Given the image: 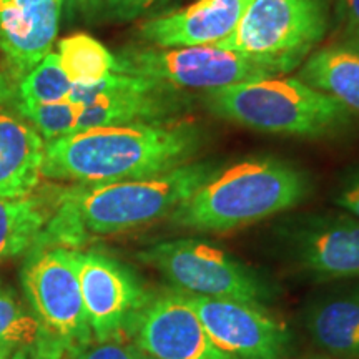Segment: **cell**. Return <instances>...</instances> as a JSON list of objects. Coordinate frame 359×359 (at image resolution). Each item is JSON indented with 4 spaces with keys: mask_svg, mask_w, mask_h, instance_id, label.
<instances>
[{
    "mask_svg": "<svg viewBox=\"0 0 359 359\" xmlns=\"http://www.w3.org/2000/svg\"><path fill=\"white\" fill-rule=\"evenodd\" d=\"M203 130L188 120L83 130L45 142L42 178L74 185L143 180L190 163Z\"/></svg>",
    "mask_w": 359,
    "mask_h": 359,
    "instance_id": "cell-1",
    "label": "cell"
},
{
    "mask_svg": "<svg viewBox=\"0 0 359 359\" xmlns=\"http://www.w3.org/2000/svg\"><path fill=\"white\" fill-rule=\"evenodd\" d=\"M309 188L308 175L290 161L255 156L219 168L168 218L183 230L228 233L294 208Z\"/></svg>",
    "mask_w": 359,
    "mask_h": 359,
    "instance_id": "cell-2",
    "label": "cell"
},
{
    "mask_svg": "<svg viewBox=\"0 0 359 359\" xmlns=\"http://www.w3.org/2000/svg\"><path fill=\"white\" fill-rule=\"evenodd\" d=\"M203 105L226 122L281 137H326L351 118L338 100L299 79L271 77L210 90Z\"/></svg>",
    "mask_w": 359,
    "mask_h": 359,
    "instance_id": "cell-3",
    "label": "cell"
},
{
    "mask_svg": "<svg viewBox=\"0 0 359 359\" xmlns=\"http://www.w3.org/2000/svg\"><path fill=\"white\" fill-rule=\"evenodd\" d=\"M219 168L212 160L190 161L150 178L60 188V196L88 238L118 235L170 217Z\"/></svg>",
    "mask_w": 359,
    "mask_h": 359,
    "instance_id": "cell-4",
    "label": "cell"
},
{
    "mask_svg": "<svg viewBox=\"0 0 359 359\" xmlns=\"http://www.w3.org/2000/svg\"><path fill=\"white\" fill-rule=\"evenodd\" d=\"M116 74L138 75L183 90H218L228 85L281 77L294 70L286 62L250 57L217 45L163 48L127 45L114 53Z\"/></svg>",
    "mask_w": 359,
    "mask_h": 359,
    "instance_id": "cell-5",
    "label": "cell"
},
{
    "mask_svg": "<svg viewBox=\"0 0 359 359\" xmlns=\"http://www.w3.org/2000/svg\"><path fill=\"white\" fill-rule=\"evenodd\" d=\"M137 257L158 271L173 291L187 296L238 299L266 306L278 294L275 285L250 264L196 238L160 241Z\"/></svg>",
    "mask_w": 359,
    "mask_h": 359,
    "instance_id": "cell-6",
    "label": "cell"
},
{
    "mask_svg": "<svg viewBox=\"0 0 359 359\" xmlns=\"http://www.w3.org/2000/svg\"><path fill=\"white\" fill-rule=\"evenodd\" d=\"M330 17V0H251L233 34L217 47L296 69L323 42Z\"/></svg>",
    "mask_w": 359,
    "mask_h": 359,
    "instance_id": "cell-7",
    "label": "cell"
},
{
    "mask_svg": "<svg viewBox=\"0 0 359 359\" xmlns=\"http://www.w3.org/2000/svg\"><path fill=\"white\" fill-rule=\"evenodd\" d=\"M79 251L34 246L22 269L27 303L69 359L93 343L80 290Z\"/></svg>",
    "mask_w": 359,
    "mask_h": 359,
    "instance_id": "cell-8",
    "label": "cell"
},
{
    "mask_svg": "<svg viewBox=\"0 0 359 359\" xmlns=\"http://www.w3.org/2000/svg\"><path fill=\"white\" fill-rule=\"evenodd\" d=\"M67 102L77 107L75 133L83 130L180 120L191 107L183 90L127 74H110L90 87H75Z\"/></svg>",
    "mask_w": 359,
    "mask_h": 359,
    "instance_id": "cell-9",
    "label": "cell"
},
{
    "mask_svg": "<svg viewBox=\"0 0 359 359\" xmlns=\"http://www.w3.org/2000/svg\"><path fill=\"white\" fill-rule=\"evenodd\" d=\"M79 280L93 341L133 338L143 309L154 298L137 273L98 251H79Z\"/></svg>",
    "mask_w": 359,
    "mask_h": 359,
    "instance_id": "cell-10",
    "label": "cell"
},
{
    "mask_svg": "<svg viewBox=\"0 0 359 359\" xmlns=\"http://www.w3.org/2000/svg\"><path fill=\"white\" fill-rule=\"evenodd\" d=\"M213 344L228 359H286L291 333L266 306L238 299L188 296Z\"/></svg>",
    "mask_w": 359,
    "mask_h": 359,
    "instance_id": "cell-11",
    "label": "cell"
},
{
    "mask_svg": "<svg viewBox=\"0 0 359 359\" xmlns=\"http://www.w3.org/2000/svg\"><path fill=\"white\" fill-rule=\"evenodd\" d=\"M286 250L299 271L316 281L359 278V218L314 215L291 224Z\"/></svg>",
    "mask_w": 359,
    "mask_h": 359,
    "instance_id": "cell-12",
    "label": "cell"
},
{
    "mask_svg": "<svg viewBox=\"0 0 359 359\" xmlns=\"http://www.w3.org/2000/svg\"><path fill=\"white\" fill-rule=\"evenodd\" d=\"M133 339L158 359H228L210 339L188 296L173 290L154 294L138 318Z\"/></svg>",
    "mask_w": 359,
    "mask_h": 359,
    "instance_id": "cell-13",
    "label": "cell"
},
{
    "mask_svg": "<svg viewBox=\"0 0 359 359\" xmlns=\"http://www.w3.org/2000/svg\"><path fill=\"white\" fill-rule=\"evenodd\" d=\"M251 0H196L185 8L148 19L138 39L154 47L217 45L230 37Z\"/></svg>",
    "mask_w": 359,
    "mask_h": 359,
    "instance_id": "cell-14",
    "label": "cell"
},
{
    "mask_svg": "<svg viewBox=\"0 0 359 359\" xmlns=\"http://www.w3.org/2000/svg\"><path fill=\"white\" fill-rule=\"evenodd\" d=\"M64 0H40L27 7H0V52L22 79L52 52Z\"/></svg>",
    "mask_w": 359,
    "mask_h": 359,
    "instance_id": "cell-15",
    "label": "cell"
},
{
    "mask_svg": "<svg viewBox=\"0 0 359 359\" xmlns=\"http://www.w3.org/2000/svg\"><path fill=\"white\" fill-rule=\"evenodd\" d=\"M45 140L20 116L0 110V198H24L42 180Z\"/></svg>",
    "mask_w": 359,
    "mask_h": 359,
    "instance_id": "cell-16",
    "label": "cell"
},
{
    "mask_svg": "<svg viewBox=\"0 0 359 359\" xmlns=\"http://www.w3.org/2000/svg\"><path fill=\"white\" fill-rule=\"evenodd\" d=\"M304 326L313 343L334 358L359 359V288H348L316 299Z\"/></svg>",
    "mask_w": 359,
    "mask_h": 359,
    "instance_id": "cell-17",
    "label": "cell"
},
{
    "mask_svg": "<svg viewBox=\"0 0 359 359\" xmlns=\"http://www.w3.org/2000/svg\"><path fill=\"white\" fill-rule=\"evenodd\" d=\"M298 79L359 115V52L354 48L343 45L320 48L304 60Z\"/></svg>",
    "mask_w": 359,
    "mask_h": 359,
    "instance_id": "cell-18",
    "label": "cell"
},
{
    "mask_svg": "<svg viewBox=\"0 0 359 359\" xmlns=\"http://www.w3.org/2000/svg\"><path fill=\"white\" fill-rule=\"evenodd\" d=\"M58 190L50 196L0 198V262L29 253L52 217Z\"/></svg>",
    "mask_w": 359,
    "mask_h": 359,
    "instance_id": "cell-19",
    "label": "cell"
},
{
    "mask_svg": "<svg viewBox=\"0 0 359 359\" xmlns=\"http://www.w3.org/2000/svg\"><path fill=\"white\" fill-rule=\"evenodd\" d=\"M0 348L34 351L52 359H69L65 349L45 331L17 291L0 280Z\"/></svg>",
    "mask_w": 359,
    "mask_h": 359,
    "instance_id": "cell-20",
    "label": "cell"
},
{
    "mask_svg": "<svg viewBox=\"0 0 359 359\" xmlns=\"http://www.w3.org/2000/svg\"><path fill=\"white\" fill-rule=\"evenodd\" d=\"M57 55L65 75L75 87H90L114 74V53L85 32L62 39Z\"/></svg>",
    "mask_w": 359,
    "mask_h": 359,
    "instance_id": "cell-21",
    "label": "cell"
},
{
    "mask_svg": "<svg viewBox=\"0 0 359 359\" xmlns=\"http://www.w3.org/2000/svg\"><path fill=\"white\" fill-rule=\"evenodd\" d=\"M72 90L74 83L62 69L57 52H50L20 79L17 97L11 102L22 105H52L67 100Z\"/></svg>",
    "mask_w": 359,
    "mask_h": 359,
    "instance_id": "cell-22",
    "label": "cell"
},
{
    "mask_svg": "<svg viewBox=\"0 0 359 359\" xmlns=\"http://www.w3.org/2000/svg\"><path fill=\"white\" fill-rule=\"evenodd\" d=\"M140 354L142 349L137 344H127L125 341H93L70 359H140Z\"/></svg>",
    "mask_w": 359,
    "mask_h": 359,
    "instance_id": "cell-23",
    "label": "cell"
},
{
    "mask_svg": "<svg viewBox=\"0 0 359 359\" xmlns=\"http://www.w3.org/2000/svg\"><path fill=\"white\" fill-rule=\"evenodd\" d=\"M163 2L165 0H105L102 17L114 22H132Z\"/></svg>",
    "mask_w": 359,
    "mask_h": 359,
    "instance_id": "cell-24",
    "label": "cell"
},
{
    "mask_svg": "<svg viewBox=\"0 0 359 359\" xmlns=\"http://www.w3.org/2000/svg\"><path fill=\"white\" fill-rule=\"evenodd\" d=\"M334 203L348 212L353 217L359 218V168L348 175L341 183L338 193L334 196Z\"/></svg>",
    "mask_w": 359,
    "mask_h": 359,
    "instance_id": "cell-25",
    "label": "cell"
},
{
    "mask_svg": "<svg viewBox=\"0 0 359 359\" xmlns=\"http://www.w3.org/2000/svg\"><path fill=\"white\" fill-rule=\"evenodd\" d=\"M103 4L105 0H64V8L72 19L80 17L90 20L102 15Z\"/></svg>",
    "mask_w": 359,
    "mask_h": 359,
    "instance_id": "cell-26",
    "label": "cell"
},
{
    "mask_svg": "<svg viewBox=\"0 0 359 359\" xmlns=\"http://www.w3.org/2000/svg\"><path fill=\"white\" fill-rule=\"evenodd\" d=\"M338 13L349 29L359 32V0H336Z\"/></svg>",
    "mask_w": 359,
    "mask_h": 359,
    "instance_id": "cell-27",
    "label": "cell"
},
{
    "mask_svg": "<svg viewBox=\"0 0 359 359\" xmlns=\"http://www.w3.org/2000/svg\"><path fill=\"white\" fill-rule=\"evenodd\" d=\"M8 359H52V358H47V356H42V354H39V353L22 349V351H13Z\"/></svg>",
    "mask_w": 359,
    "mask_h": 359,
    "instance_id": "cell-28",
    "label": "cell"
},
{
    "mask_svg": "<svg viewBox=\"0 0 359 359\" xmlns=\"http://www.w3.org/2000/svg\"><path fill=\"white\" fill-rule=\"evenodd\" d=\"M37 2L40 0H0V7H27Z\"/></svg>",
    "mask_w": 359,
    "mask_h": 359,
    "instance_id": "cell-29",
    "label": "cell"
},
{
    "mask_svg": "<svg viewBox=\"0 0 359 359\" xmlns=\"http://www.w3.org/2000/svg\"><path fill=\"white\" fill-rule=\"evenodd\" d=\"M12 353H13V351H11V349L0 348V359H8V358H11Z\"/></svg>",
    "mask_w": 359,
    "mask_h": 359,
    "instance_id": "cell-30",
    "label": "cell"
},
{
    "mask_svg": "<svg viewBox=\"0 0 359 359\" xmlns=\"http://www.w3.org/2000/svg\"><path fill=\"white\" fill-rule=\"evenodd\" d=\"M140 359H158V358H154V356H150V354H147L145 351H142Z\"/></svg>",
    "mask_w": 359,
    "mask_h": 359,
    "instance_id": "cell-31",
    "label": "cell"
},
{
    "mask_svg": "<svg viewBox=\"0 0 359 359\" xmlns=\"http://www.w3.org/2000/svg\"><path fill=\"white\" fill-rule=\"evenodd\" d=\"M356 34V50L359 52V32H354Z\"/></svg>",
    "mask_w": 359,
    "mask_h": 359,
    "instance_id": "cell-32",
    "label": "cell"
}]
</instances>
